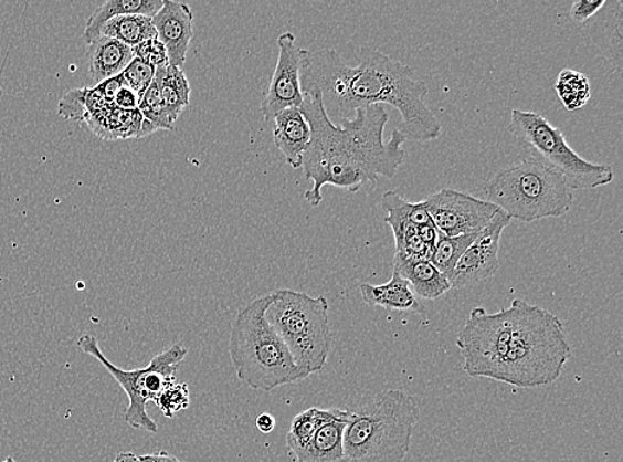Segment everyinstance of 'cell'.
<instances>
[{
  "label": "cell",
  "mask_w": 623,
  "mask_h": 462,
  "mask_svg": "<svg viewBox=\"0 0 623 462\" xmlns=\"http://www.w3.org/2000/svg\"><path fill=\"white\" fill-rule=\"evenodd\" d=\"M456 345L469 377L517 388L553 384L572 356L560 318L520 298L496 314L472 309Z\"/></svg>",
  "instance_id": "cell-1"
},
{
  "label": "cell",
  "mask_w": 623,
  "mask_h": 462,
  "mask_svg": "<svg viewBox=\"0 0 623 462\" xmlns=\"http://www.w3.org/2000/svg\"><path fill=\"white\" fill-rule=\"evenodd\" d=\"M300 88L304 95L323 96L327 116L338 125L359 108L387 104L402 116L397 129L405 140L432 141L443 134L441 120L425 103L427 84L409 64L370 48L360 49L356 67L334 49L300 50Z\"/></svg>",
  "instance_id": "cell-2"
},
{
  "label": "cell",
  "mask_w": 623,
  "mask_h": 462,
  "mask_svg": "<svg viewBox=\"0 0 623 462\" xmlns=\"http://www.w3.org/2000/svg\"><path fill=\"white\" fill-rule=\"evenodd\" d=\"M299 108L312 129L302 160L305 178L313 183L305 193L312 207L323 203L325 186L358 192L363 187H376L379 178L392 179L403 165L404 136L393 129L390 140L384 141L389 123L384 106L359 108L339 125L327 116L319 94L305 95Z\"/></svg>",
  "instance_id": "cell-3"
},
{
  "label": "cell",
  "mask_w": 623,
  "mask_h": 462,
  "mask_svg": "<svg viewBox=\"0 0 623 462\" xmlns=\"http://www.w3.org/2000/svg\"><path fill=\"white\" fill-rule=\"evenodd\" d=\"M344 455L339 462H404L421 407L412 395L386 390L347 409Z\"/></svg>",
  "instance_id": "cell-4"
},
{
  "label": "cell",
  "mask_w": 623,
  "mask_h": 462,
  "mask_svg": "<svg viewBox=\"0 0 623 462\" xmlns=\"http://www.w3.org/2000/svg\"><path fill=\"white\" fill-rule=\"evenodd\" d=\"M273 296L255 298L239 311L232 325L229 354L239 379L254 390H273L307 379L284 342L267 322Z\"/></svg>",
  "instance_id": "cell-5"
},
{
  "label": "cell",
  "mask_w": 623,
  "mask_h": 462,
  "mask_svg": "<svg viewBox=\"0 0 623 462\" xmlns=\"http://www.w3.org/2000/svg\"><path fill=\"white\" fill-rule=\"evenodd\" d=\"M484 193L489 203L521 223L566 217L573 206V191L562 175L535 159L498 171Z\"/></svg>",
  "instance_id": "cell-6"
},
{
  "label": "cell",
  "mask_w": 623,
  "mask_h": 462,
  "mask_svg": "<svg viewBox=\"0 0 623 462\" xmlns=\"http://www.w3.org/2000/svg\"><path fill=\"white\" fill-rule=\"evenodd\" d=\"M272 296L267 322L300 369L308 375L320 372L331 350L329 302L325 296L313 297L291 290L275 291Z\"/></svg>",
  "instance_id": "cell-7"
},
{
  "label": "cell",
  "mask_w": 623,
  "mask_h": 462,
  "mask_svg": "<svg viewBox=\"0 0 623 462\" xmlns=\"http://www.w3.org/2000/svg\"><path fill=\"white\" fill-rule=\"evenodd\" d=\"M508 132L521 148L562 175L572 191H590L614 180L613 168L581 158L568 145L559 127L550 125L541 114L515 108L510 114Z\"/></svg>",
  "instance_id": "cell-8"
},
{
  "label": "cell",
  "mask_w": 623,
  "mask_h": 462,
  "mask_svg": "<svg viewBox=\"0 0 623 462\" xmlns=\"http://www.w3.org/2000/svg\"><path fill=\"white\" fill-rule=\"evenodd\" d=\"M77 347L102 364L110 376L120 384L124 392L128 396V408L124 413V420L134 429H140L149 433L159 432L156 421L147 411V403L159 397L169 384L175 382L181 363L188 355V349L181 344H175L160 355L154 357L146 368L126 370L114 366L98 347L94 335H83L77 340Z\"/></svg>",
  "instance_id": "cell-9"
},
{
  "label": "cell",
  "mask_w": 623,
  "mask_h": 462,
  "mask_svg": "<svg viewBox=\"0 0 623 462\" xmlns=\"http://www.w3.org/2000/svg\"><path fill=\"white\" fill-rule=\"evenodd\" d=\"M432 223L445 237L481 233L500 210L469 193L443 188L423 200Z\"/></svg>",
  "instance_id": "cell-10"
},
{
  "label": "cell",
  "mask_w": 623,
  "mask_h": 462,
  "mask_svg": "<svg viewBox=\"0 0 623 462\" xmlns=\"http://www.w3.org/2000/svg\"><path fill=\"white\" fill-rule=\"evenodd\" d=\"M510 223L511 219L507 213L503 211L496 213L458 260L456 269L448 277L451 288H469L495 275L500 266L498 251H500L501 235Z\"/></svg>",
  "instance_id": "cell-11"
},
{
  "label": "cell",
  "mask_w": 623,
  "mask_h": 462,
  "mask_svg": "<svg viewBox=\"0 0 623 462\" xmlns=\"http://www.w3.org/2000/svg\"><path fill=\"white\" fill-rule=\"evenodd\" d=\"M278 61L268 83L261 111L266 122L286 108L300 107L305 95L300 88V50L292 32L278 38Z\"/></svg>",
  "instance_id": "cell-12"
},
{
  "label": "cell",
  "mask_w": 623,
  "mask_h": 462,
  "mask_svg": "<svg viewBox=\"0 0 623 462\" xmlns=\"http://www.w3.org/2000/svg\"><path fill=\"white\" fill-rule=\"evenodd\" d=\"M157 39L166 45L170 66L182 69L194 36L193 11L186 3L162 0V8L152 18Z\"/></svg>",
  "instance_id": "cell-13"
},
{
  "label": "cell",
  "mask_w": 623,
  "mask_h": 462,
  "mask_svg": "<svg viewBox=\"0 0 623 462\" xmlns=\"http://www.w3.org/2000/svg\"><path fill=\"white\" fill-rule=\"evenodd\" d=\"M590 38L616 74L622 73L623 0H613L590 19Z\"/></svg>",
  "instance_id": "cell-14"
},
{
  "label": "cell",
  "mask_w": 623,
  "mask_h": 462,
  "mask_svg": "<svg viewBox=\"0 0 623 462\" xmlns=\"http://www.w3.org/2000/svg\"><path fill=\"white\" fill-rule=\"evenodd\" d=\"M274 143L288 166L302 168V160L312 138L310 125L300 108L291 107L274 116Z\"/></svg>",
  "instance_id": "cell-15"
},
{
  "label": "cell",
  "mask_w": 623,
  "mask_h": 462,
  "mask_svg": "<svg viewBox=\"0 0 623 462\" xmlns=\"http://www.w3.org/2000/svg\"><path fill=\"white\" fill-rule=\"evenodd\" d=\"M393 271L411 285L413 294L425 301H435L452 290L448 279L427 259L413 260L395 255Z\"/></svg>",
  "instance_id": "cell-16"
},
{
  "label": "cell",
  "mask_w": 623,
  "mask_h": 462,
  "mask_svg": "<svg viewBox=\"0 0 623 462\" xmlns=\"http://www.w3.org/2000/svg\"><path fill=\"white\" fill-rule=\"evenodd\" d=\"M359 291L363 302L371 307L412 312V314L424 312V305L418 301L411 285L395 271L392 272L390 282L380 285L363 283L360 284Z\"/></svg>",
  "instance_id": "cell-17"
},
{
  "label": "cell",
  "mask_w": 623,
  "mask_h": 462,
  "mask_svg": "<svg viewBox=\"0 0 623 462\" xmlns=\"http://www.w3.org/2000/svg\"><path fill=\"white\" fill-rule=\"evenodd\" d=\"M134 57V50L127 44L113 38L101 36L89 44V76L97 84L119 76Z\"/></svg>",
  "instance_id": "cell-18"
},
{
  "label": "cell",
  "mask_w": 623,
  "mask_h": 462,
  "mask_svg": "<svg viewBox=\"0 0 623 462\" xmlns=\"http://www.w3.org/2000/svg\"><path fill=\"white\" fill-rule=\"evenodd\" d=\"M162 8V0H107L88 18L84 29V42L88 45L101 38L104 25L110 19L123 15L154 18Z\"/></svg>",
  "instance_id": "cell-19"
},
{
  "label": "cell",
  "mask_w": 623,
  "mask_h": 462,
  "mask_svg": "<svg viewBox=\"0 0 623 462\" xmlns=\"http://www.w3.org/2000/svg\"><path fill=\"white\" fill-rule=\"evenodd\" d=\"M346 414L347 409H320L313 407L295 416L286 435L288 453H291L294 459L297 458V455L304 452L307 445L310 444V441L320 427L326 424V422L345 418Z\"/></svg>",
  "instance_id": "cell-20"
},
{
  "label": "cell",
  "mask_w": 623,
  "mask_h": 462,
  "mask_svg": "<svg viewBox=\"0 0 623 462\" xmlns=\"http://www.w3.org/2000/svg\"><path fill=\"white\" fill-rule=\"evenodd\" d=\"M349 421L345 418L326 422L314 435L310 444L294 460L297 462H339L344 455V433Z\"/></svg>",
  "instance_id": "cell-21"
},
{
  "label": "cell",
  "mask_w": 623,
  "mask_h": 462,
  "mask_svg": "<svg viewBox=\"0 0 623 462\" xmlns=\"http://www.w3.org/2000/svg\"><path fill=\"white\" fill-rule=\"evenodd\" d=\"M380 207L386 212L384 221L390 225L393 238H399L411 225L432 223L423 201L411 203L395 191H387L380 199Z\"/></svg>",
  "instance_id": "cell-22"
},
{
  "label": "cell",
  "mask_w": 623,
  "mask_h": 462,
  "mask_svg": "<svg viewBox=\"0 0 623 462\" xmlns=\"http://www.w3.org/2000/svg\"><path fill=\"white\" fill-rule=\"evenodd\" d=\"M155 80L159 83L163 106L167 108L173 125L180 118L182 111L189 106L190 84L182 69L163 66L156 70Z\"/></svg>",
  "instance_id": "cell-23"
},
{
  "label": "cell",
  "mask_w": 623,
  "mask_h": 462,
  "mask_svg": "<svg viewBox=\"0 0 623 462\" xmlns=\"http://www.w3.org/2000/svg\"><path fill=\"white\" fill-rule=\"evenodd\" d=\"M101 36L113 38L134 49L149 39H156L157 32L152 18L142 15H123L110 19L102 29Z\"/></svg>",
  "instance_id": "cell-24"
},
{
  "label": "cell",
  "mask_w": 623,
  "mask_h": 462,
  "mask_svg": "<svg viewBox=\"0 0 623 462\" xmlns=\"http://www.w3.org/2000/svg\"><path fill=\"white\" fill-rule=\"evenodd\" d=\"M477 235L478 233H469V235L445 237L441 233L434 250L431 252L430 262L448 279L456 269L458 260H461L468 246L475 242Z\"/></svg>",
  "instance_id": "cell-25"
},
{
  "label": "cell",
  "mask_w": 623,
  "mask_h": 462,
  "mask_svg": "<svg viewBox=\"0 0 623 462\" xmlns=\"http://www.w3.org/2000/svg\"><path fill=\"white\" fill-rule=\"evenodd\" d=\"M555 88L568 111L585 107L592 96L588 77L574 70H562L557 76Z\"/></svg>",
  "instance_id": "cell-26"
},
{
  "label": "cell",
  "mask_w": 623,
  "mask_h": 462,
  "mask_svg": "<svg viewBox=\"0 0 623 462\" xmlns=\"http://www.w3.org/2000/svg\"><path fill=\"white\" fill-rule=\"evenodd\" d=\"M142 118L157 129L172 132L173 123L170 120L166 106H163L159 83L154 80L146 93L139 99V108Z\"/></svg>",
  "instance_id": "cell-27"
},
{
  "label": "cell",
  "mask_w": 623,
  "mask_h": 462,
  "mask_svg": "<svg viewBox=\"0 0 623 462\" xmlns=\"http://www.w3.org/2000/svg\"><path fill=\"white\" fill-rule=\"evenodd\" d=\"M155 403L167 419L175 418L176 413L186 411L190 406L188 384H169L157 397Z\"/></svg>",
  "instance_id": "cell-28"
},
{
  "label": "cell",
  "mask_w": 623,
  "mask_h": 462,
  "mask_svg": "<svg viewBox=\"0 0 623 462\" xmlns=\"http://www.w3.org/2000/svg\"><path fill=\"white\" fill-rule=\"evenodd\" d=\"M155 75L156 69L144 63L139 57H134L133 62L122 73L124 84L135 91L139 99L152 84Z\"/></svg>",
  "instance_id": "cell-29"
},
{
  "label": "cell",
  "mask_w": 623,
  "mask_h": 462,
  "mask_svg": "<svg viewBox=\"0 0 623 462\" xmlns=\"http://www.w3.org/2000/svg\"><path fill=\"white\" fill-rule=\"evenodd\" d=\"M133 50L135 57H139L140 61L156 70L169 64L166 45L157 38L149 39V41L136 45Z\"/></svg>",
  "instance_id": "cell-30"
},
{
  "label": "cell",
  "mask_w": 623,
  "mask_h": 462,
  "mask_svg": "<svg viewBox=\"0 0 623 462\" xmlns=\"http://www.w3.org/2000/svg\"><path fill=\"white\" fill-rule=\"evenodd\" d=\"M603 4H605V0H599V2L577 0L570 8L569 17L576 24H585L602 9Z\"/></svg>",
  "instance_id": "cell-31"
},
{
  "label": "cell",
  "mask_w": 623,
  "mask_h": 462,
  "mask_svg": "<svg viewBox=\"0 0 623 462\" xmlns=\"http://www.w3.org/2000/svg\"><path fill=\"white\" fill-rule=\"evenodd\" d=\"M123 86H126V84H124L123 77L122 75H119L116 77H110V80L108 81L98 83L95 88L97 90V93L102 95L104 102H106L107 104H113L114 106L115 96L117 93H119V90Z\"/></svg>",
  "instance_id": "cell-32"
},
{
  "label": "cell",
  "mask_w": 623,
  "mask_h": 462,
  "mask_svg": "<svg viewBox=\"0 0 623 462\" xmlns=\"http://www.w3.org/2000/svg\"><path fill=\"white\" fill-rule=\"evenodd\" d=\"M114 107L123 111L137 109L139 108V96L129 87L123 86L115 96Z\"/></svg>",
  "instance_id": "cell-33"
},
{
  "label": "cell",
  "mask_w": 623,
  "mask_h": 462,
  "mask_svg": "<svg viewBox=\"0 0 623 462\" xmlns=\"http://www.w3.org/2000/svg\"><path fill=\"white\" fill-rule=\"evenodd\" d=\"M418 235L422 239V242L429 246V250L432 252L434 246L437 242L439 235L441 232L437 231V228L434 223L423 224L416 227Z\"/></svg>",
  "instance_id": "cell-34"
},
{
  "label": "cell",
  "mask_w": 623,
  "mask_h": 462,
  "mask_svg": "<svg viewBox=\"0 0 623 462\" xmlns=\"http://www.w3.org/2000/svg\"><path fill=\"white\" fill-rule=\"evenodd\" d=\"M139 460L140 462H186V461H180L179 459L175 458V455L169 454L166 451L144 454L140 455Z\"/></svg>",
  "instance_id": "cell-35"
},
{
  "label": "cell",
  "mask_w": 623,
  "mask_h": 462,
  "mask_svg": "<svg viewBox=\"0 0 623 462\" xmlns=\"http://www.w3.org/2000/svg\"><path fill=\"white\" fill-rule=\"evenodd\" d=\"M255 426H257L261 433L268 434L274 431L275 419L271 413H262L258 416L257 420H255Z\"/></svg>",
  "instance_id": "cell-36"
},
{
  "label": "cell",
  "mask_w": 623,
  "mask_h": 462,
  "mask_svg": "<svg viewBox=\"0 0 623 462\" xmlns=\"http://www.w3.org/2000/svg\"><path fill=\"white\" fill-rule=\"evenodd\" d=\"M113 462H140V460L133 452H122L116 455V459Z\"/></svg>",
  "instance_id": "cell-37"
},
{
  "label": "cell",
  "mask_w": 623,
  "mask_h": 462,
  "mask_svg": "<svg viewBox=\"0 0 623 462\" xmlns=\"http://www.w3.org/2000/svg\"><path fill=\"white\" fill-rule=\"evenodd\" d=\"M2 462H17V461H15V459H14V458H8V459H6V460H4V461H2Z\"/></svg>",
  "instance_id": "cell-38"
}]
</instances>
